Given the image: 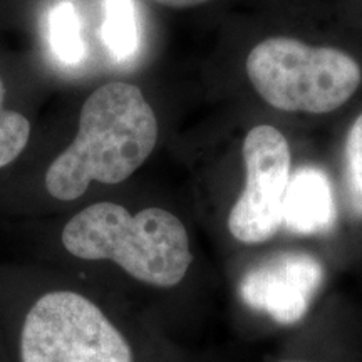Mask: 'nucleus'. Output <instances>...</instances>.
Returning <instances> with one entry per match:
<instances>
[{
	"label": "nucleus",
	"instance_id": "nucleus-9",
	"mask_svg": "<svg viewBox=\"0 0 362 362\" xmlns=\"http://www.w3.org/2000/svg\"><path fill=\"white\" fill-rule=\"evenodd\" d=\"M51 45L56 56L67 64H76L84 56L81 21L72 2H61L52 8Z\"/></svg>",
	"mask_w": 362,
	"mask_h": 362
},
{
	"label": "nucleus",
	"instance_id": "nucleus-2",
	"mask_svg": "<svg viewBox=\"0 0 362 362\" xmlns=\"http://www.w3.org/2000/svg\"><path fill=\"white\" fill-rule=\"evenodd\" d=\"M25 259L83 277L117 297L128 285L173 291L187 280L194 255L187 225L161 206L129 210L99 200L79 208L47 248Z\"/></svg>",
	"mask_w": 362,
	"mask_h": 362
},
{
	"label": "nucleus",
	"instance_id": "nucleus-6",
	"mask_svg": "<svg viewBox=\"0 0 362 362\" xmlns=\"http://www.w3.org/2000/svg\"><path fill=\"white\" fill-rule=\"evenodd\" d=\"M324 280L320 262L307 253H280L240 280V298L279 324L304 319Z\"/></svg>",
	"mask_w": 362,
	"mask_h": 362
},
{
	"label": "nucleus",
	"instance_id": "nucleus-10",
	"mask_svg": "<svg viewBox=\"0 0 362 362\" xmlns=\"http://www.w3.org/2000/svg\"><path fill=\"white\" fill-rule=\"evenodd\" d=\"M6 88L0 78V170L19 160L30 139V123L21 112L4 107Z\"/></svg>",
	"mask_w": 362,
	"mask_h": 362
},
{
	"label": "nucleus",
	"instance_id": "nucleus-11",
	"mask_svg": "<svg viewBox=\"0 0 362 362\" xmlns=\"http://www.w3.org/2000/svg\"><path fill=\"white\" fill-rule=\"evenodd\" d=\"M346 192L352 215L362 218V112L351 124L346 139Z\"/></svg>",
	"mask_w": 362,
	"mask_h": 362
},
{
	"label": "nucleus",
	"instance_id": "nucleus-5",
	"mask_svg": "<svg viewBox=\"0 0 362 362\" xmlns=\"http://www.w3.org/2000/svg\"><path fill=\"white\" fill-rule=\"evenodd\" d=\"M242 156L245 185L230 208L226 228L243 245H259L282 225L292 153L282 131L272 124H257L245 134Z\"/></svg>",
	"mask_w": 362,
	"mask_h": 362
},
{
	"label": "nucleus",
	"instance_id": "nucleus-1",
	"mask_svg": "<svg viewBox=\"0 0 362 362\" xmlns=\"http://www.w3.org/2000/svg\"><path fill=\"white\" fill-rule=\"evenodd\" d=\"M4 362H143L124 298L71 272L0 260Z\"/></svg>",
	"mask_w": 362,
	"mask_h": 362
},
{
	"label": "nucleus",
	"instance_id": "nucleus-13",
	"mask_svg": "<svg viewBox=\"0 0 362 362\" xmlns=\"http://www.w3.org/2000/svg\"><path fill=\"white\" fill-rule=\"evenodd\" d=\"M0 362H4V361H2V354H0Z\"/></svg>",
	"mask_w": 362,
	"mask_h": 362
},
{
	"label": "nucleus",
	"instance_id": "nucleus-7",
	"mask_svg": "<svg viewBox=\"0 0 362 362\" xmlns=\"http://www.w3.org/2000/svg\"><path fill=\"white\" fill-rule=\"evenodd\" d=\"M334 205L329 181L314 168L292 175L285 194L282 225L298 233H319L332 225Z\"/></svg>",
	"mask_w": 362,
	"mask_h": 362
},
{
	"label": "nucleus",
	"instance_id": "nucleus-3",
	"mask_svg": "<svg viewBox=\"0 0 362 362\" xmlns=\"http://www.w3.org/2000/svg\"><path fill=\"white\" fill-rule=\"evenodd\" d=\"M160 124L141 89L107 83L86 99L72 141L47 165L42 187L59 203L86 197L94 185L116 187L149 160Z\"/></svg>",
	"mask_w": 362,
	"mask_h": 362
},
{
	"label": "nucleus",
	"instance_id": "nucleus-4",
	"mask_svg": "<svg viewBox=\"0 0 362 362\" xmlns=\"http://www.w3.org/2000/svg\"><path fill=\"white\" fill-rule=\"evenodd\" d=\"M245 74L262 101L293 115L341 110L362 84V67L354 56L288 35H272L253 45Z\"/></svg>",
	"mask_w": 362,
	"mask_h": 362
},
{
	"label": "nucleus",
	"instance_id": "nucleus-8",
	"mask_svg": "<svg viewBox=\"0 0 362 362\" xmlns=\"http://www.w3.org/2000/svg\"><path fill=\"white\" fill-rule=\"evenodd\" d=\"M103 39L117 59H126L134 52L138 42L134 6L131 0H106L104 4Z\"/></svg>",
	"mask_w": 362,
	"mask_h": 362
},
{
	"label": "nucleus",
	"instance_id": "nucleus-12",
	"mask_svg": "<svg viewBox=\"0 0 362 362\" xmlns=\"http://www.w3.org/2000/svg\"><path fill=\"white\" fill-rule=\"evenodd\" d=\"M153 2L170 8H189V7L202 6V4L210 2V0H153Z\"/></svg>",
	"mask_w": 362,
	"mask_h": 362
}]
</instances>
